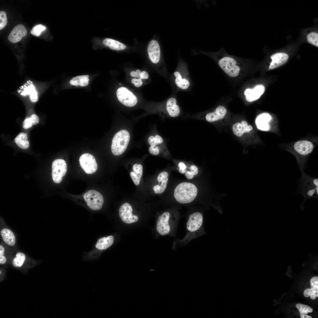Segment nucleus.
Returning <instances> with one entry per match:
<instances>
[{
  "mask_svg": "<svg viewBox=\"0 0 318 318\" xmlns=\"http://www.w3.org/2000/svg\"><path fill=\"white\" fill-rule=\"evenodd\" d=\"M150 153L153 155H157L159 153V148L157 145L150 146L149 148Z\"/></svg>",
  "mask_w": 318,
  "mask_h": 318,
  "instance_id": "obj_39",
  "label": "nucleus"
},
{
  "mask_svg": "<svg viewBox=\"0 0 318 318\" xmlns=\"http://www.w3.org/2000/svg\"><path fill=\"white\" fill-rule=\"evenodd\" d=\"M1 237L4 241L10 246L14 245L16 242V238L13 233L9 229L4 228L0 232Z\"/></svg>",
  "mask_w": 318,
  "mask_h": 318,
  "instance_id": "obj_23",
  "label": "nucleus"
},
{
  "mask_svg": "<svg viewBox=\"0 0 318 318\" xmlns=\"http://www.w3.org/2000/svg\"><path fill=\"white\" fill-rule=\"evenodd\" d=\"M166 107L168 114L170 117H176L180 114V108L177 104V101L175 97H172L168 100Z\"/></svg>",
  "mask_w": 318,
  "mask_h": 318,
  "instance_id": "obj_20",
  "label": "nucleus"
},
{
  "mask_svg": "<svg viewBox=\"0 0 318 318\" xmlns=\"http://www.w3.org/2000/svg\"><path fill=\"white\" fill-rule=\"evenodd\" d=\"M148 57L151 62L154 64L158 63L160 60L161 52L160 46L155 39L151 40L147 48Z\"/></svg>",
  "mask_w": 318,
  "mask_h": 318,
  "instance_id": "obj_14",
  "label": "nucleus"
},
{
  "mask_svg": "<svg viewBox=\"0 0 318 318\" xmlns=\"http://www.w3.org/2000/svg\"><path fill=\"white\" fill-rule=\"evenodd\" d=\"M308 42L310 44L317 47L318 46V34L316 32L309 33L307 37Z\"/></svg>",
  "mask_w": 318,
  "mask_h": 318,
  "instance_id": "obj_30",
  "label": "nucleus"
},
{
  "mask_svg": "<svg viewBox=\"0 0 318 318\" xmlns=\"http://www.w3.org/2000/svg\"><path fill=\"white\" fill-rule=\"evenodd\" d=\"M132 169L135 172L140 179L143 173V167L141 164H134L132 167Z\"/></svg>",
  "mask_w": 318,
  "mask_h": 318,
  "instance_id": "obj_36",
  "label": "nucleus"
},
{
  "mask_svg": "<svg viewBox=\"0 0 318 318\" xmlns=\"http://www.w3.org/2000/svg\"><path fill=\"white\" fill-rule=\"evenodd\" d=\"M187 72V67L186 63L182 60H179L173 74L175 85L179 89L185 90L190 86L191 81Z\"/></svg>",
  "mask_w": 318,
  "mask_h": 318,
  "instance_id": "obj_5",
  "label": "nucleus"
},
{
  "mask_svg": "<svg viewBox=\"0 0 318 318\" xmlns=\"http://www.w3.org/2000/svg\"><path fill=\"white\" fill-rule=\"evenodd\" d=\"M265 87L262 85H258L254 89H247L244 92L246 100L249 102H252L259 99L264 93Z\"/></svg>",
  "mask_w": 318,
  "mask_h": 318,
  "instance_id": "obj_16",
  "label": "nucleus"
},
{
  "mask_svg": "<svg viewBox=\"0 0 318 318\" xmlns=\"http://www.w3.org/2000/svg\"><path fill=\"white\" fill-rule=\"evenodd\" d=\"M304 295L306 297H308L310 296L312 299H314L316 297H318V289L312 288L307 289L304 291Z\"/></svg>",
  "mask_w": 318,
  "mask_h": 318,
  "instance_id": "obj_32",
  "label": "nucleus"
},
{
  "mask_svg": "<svg viewBox=\"0 0 318 318\" xmlns=\"http://www.w3.org/2000/svg\"><path fill=\"white\" fill-rule=\"evenodd\" d=\"M130 75L133 77H138V76L135 71H132L130 73Z\"/></svg>",
  "mask_w": 318,
  "mask_h": 318,
  "instance_id": "obj_46",
  "label": "nucleus"
},
{
  "mask_svg": "<svg viewBox=\"0 0 318 318\" xmlns=\"http://www.w3.org/2000/svg\"><path fill=\"white\" fill-rule=\"evenodd\" d=\"M130 135L126 130H122L117 132L113 138L111 151L115 155L122 154L126 150L130 140Z\"/></svg>",
  "mask_w": 318,
  "mask_h": 318,
  "instance_id": "obj_6",
  "label": "nucleus"
},
{
  "mask_svg": "<svg viewBox=\"0 0 318 318\" xmlns=\"http://www.w3.org/2000/svg\"><path fill=\"white\" fill-rule=\"evenodd\" d=\"M46 27L42 25L39 24L34 27L30 32L32 34L36 37H39L41 32L44 30Z\"/></svg>",
  "mask_w": 318,
  "mask_h": 318,
  "instance_id": "obj_34",
  "label": "nucleus"
},
{
  "mask_svg": "<svg viewBox=\"0 0 318 318\" xmlns=\"http://www.w3.org/2000/svg\"><path fill=\"white\" fill-rule=\"evenodd\" d=\"M190 170L186 171L185 175L188 179H192L194 176L197 175L198 173V169L197 167L194 165H191L189 168Z\"/></svg>",
  "mask_w": 318,
  "mask_h": 318,
  "instance_id": "obj_31",
  "label": "nucleus"
},
{
  "mask_svg": "<svg viewBox=\"0 0 318 318\" xmlns=\"http://www.w3.org/2000/svg\"><path fill=\"white\" fill-rule=\"evenodd\" d=\"M27 34V32L25 27L23 25L18 24L13 29L8 38L11 43H16L20 41Z\"/></svg>",
  "mask_w": 318,
  "mask_h": 318,
  "instance_id": "obj_15",
  "label": "nucleus"
},
{
  "mask_svg": "<svg viewBox=\"0 0 318 318\" xmlns=\"http://www.w3.org/2000/svg\"><path fill=\"white\" fill-rule=\"evenodd\" d=\"M14 142L19 148L22 149H27L29 146L27 134L26 133L19 134L15 138Z\"/></svg>",
  "mask_w": 318,
  "mask_h": 318,
  "instance_id": "obj_26",
  "label": "nucleus"
},
{
  "mask_svg": "<svg viewBox=\"0 0 318 318\" xmlns=\"http://www.w3.org/2000/svg\"><path fill=\"white\" fill-rule=\"evenodd\" d=\"M80 165L85 172L87 174H92L96 171L97 165L94 156L88 153L82 154L79 158Z\"/></svg>",
  "mask_w": 318,
  "mask_h": 318,
  "instance_id": "obj_11",
  "label": "nucleus"
},
{
  "mask_svg": "<svg viewBox=\"0 0 318 318\" xmlns=\"http://www.w3.org/2000/svg\"><path fill=\"white\" fill-rule=\"evenodd\" d=\"M197 193V188L195 185L189 182H183L176 186L174 196L176 201L179 203L188 204L194 201Z\"/></svg>",
  "mask_w": 318,
  "mask_h": 318,
  "instance_id": "obj_3",
  "label": "nucleus"
},
{
  "mask_svg": "<svg viewBox=\"0 0 318 318\" xmlns=\"http://www.w3.org/2000/svg\"><path fill=\"white\" fill-rule=\"evenodd\" d=\"M116 95L118 100L126 106L133 107L137 102L136 96L125 87L119 88L117 91Z\"/></svg>",
  "mask_w": 318,
  "mask_h": 318,
  "instance_id": "obj_9",
  "label": "nucleus"
},
{
  "mask_svg": "<svg viewBox=\"0 0 318 318\" xmlns=\"http://www.w3.org/2000/svg\"><path fill=\"white\" fill-rule=\"evenodd\" d=\"M103 44L109 47L110 49L115 50H120L125 49L126 46L120 42L116 40L107 38L103 42Z\"/></svg>",
  "mask_w": 318,
  "mask_h": 318,
  "instance_id": "obj_25",
  "label": "nucleus"
},
{
  "mask_svg": "<svg viewBox=\"0 0 318 318\" xmlns=\"http://www.w3.org/2000/svg\"><path fill=\"white\" fill-rule=\"evenodd\" d=\"M219 58L218 63L220 67L228 75L234 77L237 76L240 72V68L237 65V61L233 57L228 55H222Z\"/></svg>",
  "mask_w": 318,
  "mask_h": 318,
  "instance_id": "obj_7",
  "label": "nucleus"
},
{
  "mask_svg": "<svg viewBox=\"0 0 318 318\" xmlns=\"http://www.w3.org/2000/svg\"><path fill=\"white\" fill-rule=\"evenodd\" d=\"M39 119L38 116L35 114H32L30 117L26 118L23 121L22 127L23 128L27 129L39 123Z\"/></svg>",
  "mask_w": 318,
  "mask_h": 318,
  "instance_id": "obj_28",
  "label": "nucleus"
},
{
  "mask_svg": "<svg viewBox=\"0 0 318 318\" xmlns=\"http://www.w3.org/2000/svg\"><path fill=\"white\" fill-rule=\"evenodd\" d=\"M131 82L134 84V86L136 87H140L143 84L142 79L140 78L133 79L131 80Z\"/></svg>",
  "mask_w": 318,
  "mask_h": 318,
  "instance_id": "obj_42",
  "label": "nucleus"
},
{
  "mask_svg": "<svg viewBox=\"0 0 318 318\" xmlns=\"http://www.w3.org/2000/svg\"><path fill=\"white\" fill-rule=\"evenodd\" d=\"M155 140L157 145L161 144L163 142L162 138L159 135H156L155 137Z\"/></svg>",
  "mask_w": 318,
  "mask_h": 318,
  "instance_id": "obj_45",
  "label": "nucleus"
},
{
  "mask_svg": "<svg viewBox=\"0 0 318 318\" xmlns=\"http://www.w3.org/2000/svg\"><path fill=\"white\" fill-rule=\"evenodd\" d=\"M301 171L302 175L299 189L300 193L304 198V201L301 206V209L303 210V204L307 199L312 197L318 198V179L309 175L303 170Z\"/></svg>",
  "mask_w": 318,
  "mask_h": 318,
  "instance_id": "obj_4",
  "label": "nucleus"
},
{
  "mask_svg": "<svg viewBox=\"0 0 318 318\" xmlns=\"http://www.w3.org/2000/svg\"><path fill=\"white\" fill-rule=\"evenodd\" d=\"M67 165L62 159H57L52 162V176L53 181L56 183H60L63 177L67 171Z\"/></svg>",
  "mask_w": 318,
  "mask_h": 318,
  "instance_id": "obj_10",
  "label": "nucleus"
},
{
  "mask_svg": "<svg viewBox=\"0 0 318 318\" xmlns=\"http://www.w3.org/2000/svg\"><path fill=\"white\" fill-rule=\"evenodd\" d=\"M301 318H312L311 316H308L305 314L300 315Z\"/></svg>",
  "mask_w": 318,
  "mask_h": 318,
  "instance_id": "obj_47",
  "label": "nucleus"
},
{
  "mask_svg": "<svg viewBox=\"0 0 318 318\" xmlns=\"http://www.w3.org/2000/svg\"><path fill=\"white\" fill-rule=\"evenodd\" d=\"M132 211V206L128 203H124L120 207L119 209V216L125 223L129 224L138 221V217L133 214Z\"/></svg>",
  "mask_w": 318,
  "mask_h": 318,
  "instance_id": "obj_12",
  "label": "nucleus"
},
{
  "mask_svg": "<svg viewBox=\"0 0 318 318\" xmlns=\"http://www.w3.org/2000/svg\"><path fill=\"white\" fill-rule=\"evenodd\" d=\"M289 56L284 52H279L274 54L271 57L272 61L269 66V68L272 69L276 68L284 64L288 60Z\"/></svg>",
  "mask_w": 318,
  "mask_h": 318,
  "instance_id": "obj_17",
  "label": "nucleus"
},
{
  "mask_svg": "<svg viewBox=\"0 0 318 318\" xmlns=\"http://www.w3.org/2000/svg\"><path fill=\"white\" fill-rule=\"evenodd\" d=\"M83 198L88 207L93 210H98L102 207L104 199L102 195L97 191L90 190L85 193Z\"/></svg>",
  "mask_w": 318,
  "mask_h": 318,
  "instance_id": "obj_8",
  "label": "nucleus"
},
{
  "mask_svg": "<svg viewBox=\"0 0 318 318\" xmlns=\"http://www.w3.org/2000/svg\"><path fill=\"white\" fill-rule=\"evenodd\" d=\"M149 74L148 73L145 71H144L141 72V74L140 76V78L141 79H146L148 78Z\"/></svg>",
  "mask_w": 318,
  "mask_h": 318,
  "instance_id": "obj_44",
  "label": "nucleus"
},
{
  "mask_svg": "<svg viewBox=\"0 0 318 318\" xmlns=\"http://www.w3.org/2000/svg\"><path fill=\"white\" fill-rule=\"evenodd\" d=\"M0 30L4 28L6 25L7 23L6 14L3 11H0Z\"/></svg>",
  "mask_w": 318,
  "mask_h": 318,
  "instance_id": "obj_35",
  "label": "nucleus"
},
{
  "mask_svg": "<svg viewBox=\"0 0 318 318\" xmlns=\"http://www.w3.org/2000/svg\"><path fill=\"white\" fill-rule=\"evenodd\" d=\"M296 307L299 311L300 315L307 314L313 311V309L311 307L306 305L298 303L296 304Z\"/></svg>",
  "mask_w": 318,
  "mask_h": 318,
  "instance_id": "obj_33",
  "label": "nucleus"
},
{
  "mask_svg": "<svg viewBox=\"0 0 318 318\" xmlns=\"http://www.w3.org/2000/svg\"><path fill=\"white\" fill-rule=\"evenodd\" d=\"M203 223V215L201 212L195 211L190 213L187 219L186 235L181 239H174L173 249L176 250L179 248L185 246L192 240L205 234Z\"/></svg>",
  "mask_w": 318,
  "mask_h": 318,
  "instance_id": "obj_1",
  "label": "nucleus"
},
{
  "mask_svg": "<svg viewBox=\"0 0 318 318\" xmlns=\"http://www.w3.org/2000/svg\"><path fill=\"white\" fill-rule=\"evenodd\" d=\"M88 75L78 76L73 77L70 81V84L75 86L85 87L87 86L89 79Z\"/></svg>",
  "mask_w": 318,
  "mask_h": 318,
  "instance_id": "obj_27",
  "label": "nucleus"
},
{
  "mask_svg": "<svg viewBox=\"0 0 318 318\" xmlns=\"http://www.w3.org/2000/svg\"><path fill=\"white\" fill-rule=\"evenodd\" d=\"M253 128L251 125H248L246 121H243L241 123H236L233 125V132L235 135L240 137L245 132H249Z\"/></svg>",
  "mask_w": 318,
  "mask_h": 318,
  "instance_id": "obj_22",
  "label": "nucleus"
},
{
  "mask_svg": "<svg viewBox=\"0 0 318 318\" xmlns=\"http://www.w3.org/2000/svg\"><path fill=\"white\" fill-rule=\"evenodd\" d=\"M226 112V110L224 106H219L216 107L214 112L207 114L206 115L205 118L209 122H214L223 119Z\"/></svg>",
  "mask_w": 318,
  "mask_h": 318,
  "instance_id": "obj_21",
  "label": "nucleus"
},
{
  "mask_svg": "<svg viewBox=\"0 0 318 318\" xmlns=\"http://www.w3.org/2000/svg\"><path fill=\"white\" fill-rule=\"evenodd\" d=\"M294 148L295 152L299 156L305 157L311 153L314 148V145L311 142L307 140H301L296 142Z\"/></svg>",
  "mask_w": 318,
  "mask_h": 318,
  "instance_id": "obj_13",
  "label": "nucleus"
},
{
  "mask_svg": "<svg viewBox=\"0 0 318 318\" xmlns=\"http://www.w3.org/2000/svg\"><path fill=\"white\" fill-rule=\"evenodd\" d=\"M180 218L178 212L175 211H166L158 217L156 229L160 235H169L176 237Z\"/></svg>",
  "mask_w": 318,
  "mask_h": 318,
  "instance_id": "obj_2",
  "label": "nucleus"
},
{
  "mask_svg": "<svg viewBox=\"0 0 318 318\" xmlns=\"http://www.w3.org/2000/svg\"><path fill=\"white\" fill-rule=\"evenodd\" d=\"M271 119L270 115L268 113H263L256 117L255 123L258 129L262 131H267L270 129L269 123Z\"/></svg>",
  "mask_w": 318,
  "mask_h": 318,
  "instance_id": "obj_18",
  "label": "nucleus"
},
{
  "mask_svg": "<svg viewBox=\"0 0 318 318\" xmlns=\"http://www.w3.org/2000/svg\"><path fill=\"white\" fill-rule=\"evenodd\" d=\"M130 175L135 184L136 186L138 185L140 179L136 174L134 172H131L130 173Z\"/></svg>",
  "mask_w": 318,
  "mask_h": 318,
  "instance_id": "obj_38",
  "label": "nucleus"
},
{
  "mask_svg": "<svg viewBox=\"0 0 318 318\" xmlns=\"http://www.w3.org/2000/svg\"><path fill=\"white\" fill-rule=\"evenodd\" d=\"M114 241V238L112 236L102 237L97 240L95 247L99 250H105L112 245Z\"/></svg>",
  "mask_w": 318,
  "mask_h": 318,
  "instance_id": "obj_24",
  "label": "nucleus"
},
{
  "mask_svg": "<svg viewBox=\"0 0 318 318\" xmlns=\"http://www.w3.org/2000/svg\"><path fill=\"white\" fill-rule=\"evenodd\" d=\"M25 258V255L24 253L20 252L17 253L13 260V266L16 267H21L23 265Z\"/></svg>",
  "mask_w": 318,
  "mask_h": 318,
  "instance_id": "obj_29",
  "label": "nucleus"
},
{
  "mask_svg": "<svg viewBox=\"0 0 318 318\" xmlns=\"http://www.w3.org/2000/svg\"><path fill=\"white\" fill-rule=\"evenodd\" d=\"M310 284L311 288L318 289V277L314 276L312 277L310 280Z\"/></svg>",
  "mask_w": 318,
  "mask_h": 318,
  "instance_id": "obj_40",
  "label": "nucleus"
},
{
  "mask_svg": "<svg viewBox=\"0 0 318 318\" xmlns=\"http://www.w3.org/2000/svg\"><path fill=\"white\" fill-rule=\"evenodd\" d=\"M5 249L2 245H0V264H3L6 261V257L4 256Z\"/></svg>",
  "mask_w": 318,
  "mask_h": 318,
  "instance_id": "obj_37",
  "label": "nucleus"
},
{
  "mask_svg": "<svg viewBox=\"0 0 318 318\" xmlns=\"http://www.w3.org/2000/svg\"><path fill=\"white\" fill-rule=\"evenodd\" d=\"M148 141L149 144L151 146L157 145L155 137L151 136L149 137L148 139Z\"/></svg>",
  "mask_w": 318,
  "mask_h": 318,
  "instance_id": "obj_43",
  "label": "nucleus"
},
{
  "mask_svg": "<svg viewBox=\"0 0 318 318\" xmlns=\"http://www.w3.org/2000/svg\"><path fill=\"white\" fill-rule=\"evenodd\" d=\"M178 167L179 168L178 170L180 173L182 174L185 173L187 166L184 163L182 162H179L178 164Z\"/></svg>",
  "mask_w": 318,
  "mask_h": 318,
  "instance_id": "obj_41",
  "label": "nucleus"
},
{
  "mask_svg": "<svg viewBox=\"0 0 318 318\" xmlns=\"http://www.w3.org/2000/svg\"><path fill=\"white\" fill-rule=\"evenodd\" d=\"M168 174L166 171H163L158 175L157 180L158 185L154 186L153 189L155 194L162 193L165 189L168 180Z\"/></svg>",
  "mask_w": 318,
  "mask_h": 318,
  "instance_id": "obj_19",
  "label": "nucleus"
}]
</instances>
